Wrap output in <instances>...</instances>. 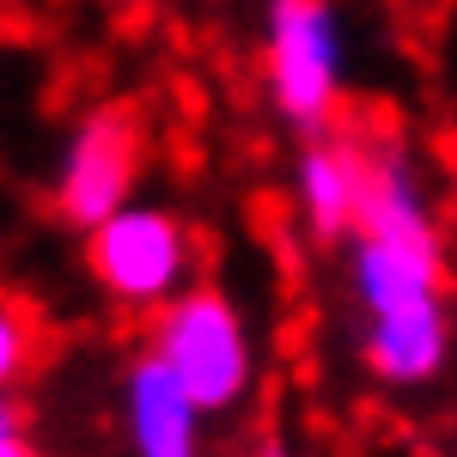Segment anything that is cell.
Instances as JSON below:
<instances>
[{
  "mask_svg": "<svg viewBox=\"0 0 457 457\" xmlns=\"http://www.w3.org/2000/svg\"><path fill=\"white\" fill-rule=\"evenodd\" d=\"M86 269L122 312H159L195 275V232L171 208L129 202L86 232Z\"/></svg>",
  "mask_w": 457,
  "mask_h": 457,
  "instance_id": "7a4b0ae2",
  "label": "cell"
},
{
  "mask_svg": "<svg viewBox=\"0 0 457 457\" xmlns=\"http://www.w3.org/2000/svg\"><path fill=\"white\" fill-rule=\"evenodd\" d=\"M269 92L299 135H329L342 104V19L329 0H269Z\"/></svg>",
  "mask_w": 457,
  "mask_h": 457,
  "instance_id": "3957f363",
  "label": "cell"
},
{
  "mask_svg": "<svg viewBox=\"0 0 457 457\" xmlns=\"http://www.w3.org/2000/svg\"><path fill=\"white\" fill-rule=\"evenodd\" d=\"M360 348H366V366L385 385H427L445 366V348H452L445 305L439 312H409V317H372Z\"/></svg>",
  "mask_w": 457,
  "mask_h": 457,
  "instance_id": "8992f818",
  "label": "cell"
},
{
  "mask_svg": "<svg viewBox=\"0 0 457 457\" xmlns=\"http://www.w3.org/2000/svg\"><path fill=\"white\" fill-rule=\"evenodd\" d=\"M256 457H293V452H287L281 439H262V445H256Z\"/></svg>",
  "mask_w": 457,
  "mask_h": 457,
  "instance_id": "30bf717a",
  "label": "cell"
},
{
  "mask_svg": "<svg viewBox=\"0 0 457 457\" xmlns=\"http://www.w3.org/2000/svg\"><path fill=\"white\" fill-rule=\"evenodd\" d=\"M122 421L135 457H202V409L165 372L159 353H141L122 378Z\"/></svg>",
  "mask_w": 457,
  "mask_h": 457,
  "instance_id": "5b68a950",
  "label": "cell"
},
{
  "mask_svg": "<svg viewBox=\"0 0 457 457\" xmlns=\"http://www.w3.org/2000/svg\"><path fill=\"white\" fill-rule=\"evenodd\" d=\"M0 457H37L31 433H25V415L12 396H0Z\"/></svg>",
  "mask_w": 457,
  "mask_h": 457,
  "instance_id": "9c48e42d",
  "label": "cell"
},
{
  "mask_svg": "<svg viewBox=\"0 0 457 457\" xmlns=\"http://www.w3.org/2000/svg\"><path fill=\"white\" fill-rule=\"evenodd\" d=\"M37 360H43V317H37V305L0 287V396L25 385Z\"/></svg>",
  "mask_w": 457,
  "mask_h": 457,
  "instance_id": "ba28073f",
  "label": "cell"
},
{
  "mask_svg": "<svg viewBox=\"0 0 457 457\" xmlns=\"http://www.w3.org/2000/svg\"><path fill=\"white\" fill-rule=\"evenodd\" d=\"M146 171V129L129 104H104L73 122L62 165L49 183V208L73 232H92L104 213L135 202V183Z\"/></svg>",
  "mask_w": 457,
  "mask_h": 457,
  "instance_id": "277c9868",
  "label": "cell"
},
{
  "mask_svg": "<svg viewBox=\"0 0 457 457\" xmlns=\"http://www.w3.org/2000/svg\"><path fill=\"white\" fill-rule=\"evenodd\" d=\"M165 360L177 385L189 390V403L202 415H226L238 409L256 372V353H250V329L232 293L220 287H183L177 299H165L153 312V348Z\"/></svg>",
  "mask_w": 457,
  "mask_h": 457,
  "instance_id": "6da1fadb",
  "label": "cell"
},
{
  "mask_svg": "<svg viewBox=\"0 0 457 457\" xmlns=\"http://www.w3.org/2000/svg\"><path fill=\"white\" fill-rule=\"evenodd\" d=\"M116 6H135V0H116Z\"/></svg>",
  "mask_w": 457,
  "mask_h": 457,
  "instance_id": "8fae6325",
  "label": "cell"
},
{
  "mask_svg": "<svg viewBox=\"0 0 457 457\" xmlns=\"http://www.w3.org/2000/svg\"><path fill=\"white\" fill-rule=\"evenodd\" d=\"M299 213L317 245H336L353 232V153L342 135H317L299 159Z\"/></svg>",
  "mask_w": 457,
  "mask_h": 457,
  "instance_id": "52a82bcc",
  "label": "cell"
}]
</instances>
